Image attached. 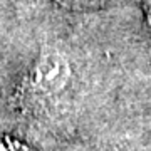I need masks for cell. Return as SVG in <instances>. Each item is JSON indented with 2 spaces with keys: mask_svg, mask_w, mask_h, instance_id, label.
Here are the masks:
<instances>
[{
  "mask_svg": "<svg viewBox=\"0 0 151 151\" xmlns=\"http://www.w3.org/2000/svg\"><path fill=\"white\" fill-rule=\"evenodd\" d=\"M74 79L72 62L60 49L44 45L20 84V99L27 104H45L60 97Z\"/></svg>",
  "mask_w": 151,
  "mask_h": 151,
  "instance_id": "cell-1",
  "label": "cell"
},
{
  "mask_svg": "<svg viewBox=\"0 0 151 151\" xmlns=\"http://www.w3.org/2000/svg\"><path fill=\"white\" fill-rule=\"evenodd\" d=\"M57 7L69 12H94L103 9L108 0H52Z\"/></svg>",
  "mask_w": 151,
  "mask_h": 151,
  "instance_id": "cell-2",
  "label": "cell"
},
{
  "mask_svg": "<svg viewBox=\"0 0 151 151\" xmlns=\"http://www.w3.org/2000/svg\"><path fill=\"white\" fill-rule=\"evenodd\" d=\"M0 151H29L20 141L10 138H0Z\"/></svg>",
  "mask_w": 151,
  "mask_h": 151,
  "instance_id": "cell-3",
  "label": "cell"
},
{
  "mask_svg": "<svg viewBox=\"0 0 151 151\" xmlns=\"http://www.w3.org/2000/svg\"><path fill=\"white\" fill-rule=\"evenodd\" d=\"M143 2V14H145V22L151 32V0H141Z\"/></svg>",
  "mask_w": 151,
  "mask_h": 151,
  "instance_id": "cell-4",
  "label": "cell"
}]
</instances>
